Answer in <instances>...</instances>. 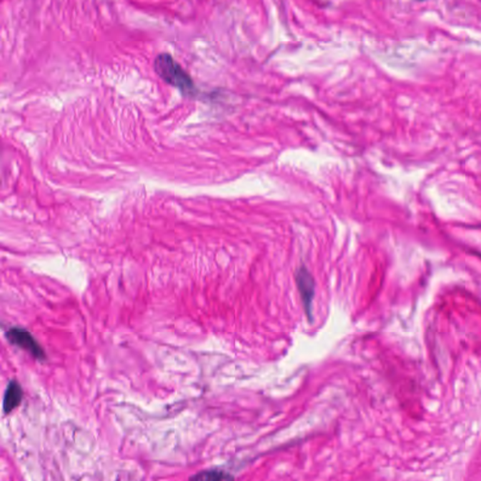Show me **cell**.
<instances>
[{"mask_svg":"<svg viewBox=\"0 0 481 481\" xmlns=\"http://www.w3.org/2000/svg\"><path fill=\"white\" fill-rule=\"evenodd\" d=\"M154 69L163 81L177 89L184 96L195 97L198 94L192 77L169 53L158 54Z\"/></svg>","mask_w":481,"mask_h":481,"instance_id":"obj_1","label":"cell"},{"mask_svg":"<svg viewBox=\"0 0 481 481\" xmlns=\"http://www.w3.org/2000/svg\"><path fill=\"white\" fill-rule=\"evenodd\" d=\"M189 481H235V477L222 469L210 468L198 472Z\"/></svg>","mask_w":481,"mask_h":481,"instance_id":"obj_5","label":"cell"},{"mask_svg":"<svg viewBox=\"0 0 481 481\" xmlns=\"http://www.w3.org/2000/svg\"><path fill=\"white\" fill-rule=\"evenodd\" d=\"M6 339L11 344L28 352L36 359H46V352L44 349L28 330L20 327L11 328L6 332Z\"/></svg>","mask_w":481,"mask_h":481,"instance_id":"obj_2","label":"cell"},{"mask_svg":"<svg viewBox=\"0 0 481 481\" xmlns=\"http://www.w3.org/2000/svg\"><path fill=\"white\" fill-rule=\"evenodd\" d=\"M23 400V390L19 382L16 380L9 382L6 388L4 398H3V412L5 415L11 414V412L21 405Z\"/></svg>","mask_w":481,"mask_h":481,"instance_id":"obj_4","label":"cell"},{"mask_svg":"<svg viewBox=\"0 0 481 481\" xmlns=\"http://www.w3.org/2000/svg\"><path fill=\"white\" fill-rule=\"evenodd\" d=\"M297 285L300 292L304 309L309 319H312V300L314 297V280L309 272L301 267L297 274Z\"/></svg>","mask_w":481,"mask_h":481,"instance_id":"obj_3","label":"cell"}]
</instances>
